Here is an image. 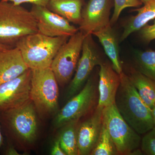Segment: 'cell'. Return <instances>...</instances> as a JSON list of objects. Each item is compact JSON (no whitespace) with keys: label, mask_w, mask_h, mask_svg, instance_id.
<instances>
[{"label":"cell","mask_w":155,"mask_h":155,"mask_svg":"<svg viewBox=\"0 0 155 155\" xmlns=\"http://www.w3.org/2000/svg\"><path fill=\"white\" fill-rule=\"evenodd\" d=\"M121 82L116 94L115 105L122 118L139 134L154 127L151 109L142 99L127 74H120Z\"/></svg>","instance_id":"6da1fadb"},{"label":"cell","mask_w":155,"mask_h":155,"mask_svg":"<svg viewBox=\"0 0 155 155\" xmlns=\"http://www.w3.org/2000/svg\"><path fill=\"white\" fill-rule=\"evenodd\" d=\"M38 114L31 101L21 107L0 112V125L9 143L31 145L38 131Z\"/></svg>","instance_id":"7a4b0ae2"},{"label":"cell","mask_w":155,"mask_h":155,"mask_svg":"<svg viewBox=\"0 0 155 155\" xmlns=\"http://www.w3.org/2000/svg\"><path fill=\"white\" fill-rule=\"evenodd\" d=\"M38 32L31 11L21 5L0 0V44L13 48L22 38Z\"/></svg>","instance_id":"3957f363"},{"label":"cell","mask_w":155,"mask_h":155,"mask_svg":"<svg viewBox=\"0 0 155 155\" xmlns=\"http://www.w3.org/2000/svg\"><path fill=\"white\" fill-rule=\"evenodd\" d=\"M69 38L51 37L38 32L22 38L16 47L29 69H45L51 67L58 51Z\"/></svg>","instance_id":"277c9868"},{"label":"cell","mask_w":155,"mask_h":155,"mask_svg":"<svg viewBox=\"0 0 155 155\" xmlns=\"http://www.w3.org/2000/svg\"><path fill=\"white\" fill-rule=\"evenodd\" d=\"M30 99L41 118H48L58 113V83L51 67L31 69Z\"/></svg>","instance_id":"5b68a950"},{"label":"cell","mask_w":155,"mask_h":155,"mask_svg":"<svg viewBox=\"0 0 155 155\" xmlns=\"http://www.w3.org/2000/svg\"><path fill=\"white\" fill-rule=\"evenodd\" d=\"M103 120L113 140L119 155H130L140 146L139 134L126 122L115 104L104 108Z\"/></svg>","instance_id":"8992f818"},{"label":"cell","mask_w":155,"mask_h":155,"mask_svg":"<svg viewBox=\"0 0 155 155\" xmlns=\"http://www.w3.org/2000/svg\"><path fill=\"white\" fill-rule=\"evenodd\" d=\"M85 36L79 31L70 37L53 60L51 68L61 86L68 83L76 70Z\"/></svg>","instance_id":"52a82bcc"},{"label":"cell","mask_w":155,"mask_h":155,"mask_svg":"<svg viewBox=\"0 0 155 155\" xmlns=\"http://www.w3.org/2000/svg\"><path fill=\"white\" fill-rule=\"evenodd\" d=\"M97 84L93 78H89L78 94L72 98L57 113L54 121L56 128H61L74 120H80L94 107L97 101Z\"/></svg>","instance_id":"ba28073f"},{"label":"cell","mask_w":155,"mask_h":155,"mask_svg":"<svg viewBox=\"0 0 155 155\" xmlns=\"http://www.w3.org/2000/svg\"><path fill=\"white\" fill-rule=\"evenodd\" d=\"M92 35H86L84 40L76 72L67 91V96L69 98L77 93L88 79L94 67L100 66L103 62Z\"/></svg>","instance_id":"9c48e42d"},{"label":"cell","mask_w":155,"mask_h":155,"mask_svg":"<svg viewBox=\"0 0 155 155\" xmlns=\"http://www.w3.org/2000/svg\"><path fill=\"white\" fill-rule=\"evenodd\" d=\"M31 70L0 84V112L21 107L31 101Z\"/></svg>","instance_id":"30bf717a"},{"label":"cell","mask_w":155,"mask_h":155,"mask_svg":"<svg viewBox=\"0 0 155 155\" xmlns=\"http://www.w3.org/2000/svg\"><path fill=\"white\" fill-rule=\"evenodd\" d=\"M31 12L36 19L38 32L51 37H70L79 31L68 20L47 7L33 5Z\"/></svg>","instance_id":"8fae6325"},{"label":"cell","mask_w":155,"mask_h":155,"mask_svg":"<svg viewBox=\"0 0 155 155\" xmlns=\"http://www.w3.org/2000/svg\"><path fill=\"white\" fill-rule=\"evenodd\" d=\"M114 4V0H88L81 11L79 31L86 35L110 24V12Z\"/></svg>","instance_id":"7c38bea8"},{"label":"cell","mask_w":155,"mask_h":155,"mask_svg":"<svg viewBox=\"0 0 155 155\" xmlns=\"http://www.w3.org/2000/svg\"><path fill=\"white\" fill-rule=\"evenodd\" d=\"M103 108L96 107L88 119L78 128V155H90L99 138L103 123Z\"/></svg>","instance_id":"4fadbf2b"},{"label":"cell","mask_w":155,"mask_h":155,"mask_svg":"<svg viewBox=\"0 0 155 155\" xmlns=\"http://www.w3.org/2000/svg\"><path fill=\"white\" fill-rule=\"evenodd\" d=\"M100 66L99 97L97 107L104 109L115 104L121 78L120 74L114 70L112 64L109 62H103Z\"/></svg>","instance_id":"5bb4252c"},{"label":"cell","mask_w":155,"mask_h":155,"mask_svg":"<svg viewBox=\"0 0 155 155\" xmlns=\"http://www.w3.org/2000/svg\"><path fill=\"white\" fill-rule=\"evenodd\" d=\"M28 69L16 47L0 50V84L18 77Z\"/></svg>","instance_id":"9a60e30c"},{"label":"cell","mask_w":155,"mask_h":155,"mask_svg":"<svg viewBox=\"0 0 155 155\" xmlns=\"http://www.w3.org/2000/svg\"><path fill=\"white\" fill-rule=\"evenodd\" d=\"M92 35L98 39L105 52L112 62L114 70L120 74L123 71L119 56V41L112 25L110 24H108L94 31Z\"/></svg>","instance_id":"2e32d148"},{"label":"cell","mask_w":155,"mask_h":155,"mask_svg":"<svg viewBox=\"0 0 155 155\" xmlns=\"http://www.w3.org/2000/svg\"><path fill=\"white\" fill-rule=\"evenodd\" d=\"M136 11L135 16L130 17L123 25V31L120 38L123 41L131 34L139 31L147 24L148 22L155 19V0H151L141 8L132 10Z\"/></svg>","instance_id":"e0dca14e"},{"label":"cell","mask_w":155,"mask_h":155,"mask_svg":"<svg viewBox=\"0 0 155 155\" xmlns=\"http://www.w3.org/2000/svg\"><path fill=\"white\" fill-rule=\"evenodd\" d=\"M84 0H49L47 7L69 22L79 25Z\"/></svg>","instance_id":"ac0fdd59"},{"label":"cell","mask_w":155,"mask_h":155,"mask_svg":"<svg viewBox=\"0 0 155 155\" xmlns=\"http://www.w3.org/2000/svg\"><path fill=\"white\" fill-rule=\"evenodd\" d=\"M145 103L151 109L155 106V80L141 74L131 67L127 74Z\"/></svg>","instance_id":"d6986e66"},{"label":"cell","mask_w":155,"mask_h":155,"mask_svg":"<svg viewBox=\"0 0 155 155\" xmlns=\"http://www.w3.org/2000/svg\"><path fill=\"white\" fill-rule=\"evenodd\" d=\"M79 121H71L61 127L58 139L67 155H78L77 132Z\"/></svg>","instance_id":"ffe728a7"},{"label":"cell","mask_w":155,"mask_h":155,"mask_svg":"<svg viewBox=\"0 0 155 155\" xmlns=\"http://www.w3.org/2000/svg\"><path fill=\"white\" fill-rule=\"evenodd\" d=\"M134 62V68L147 77L155 80V50L136 51Z\"/></svg>","instance_id":"44dd1931"},{"label":"cell","mask_w":155,"mask_h":155,"mask_svg":"<svg viewBox=\"0 0 155 155\" xmlns=\"http://www.w3.org/2000/svg\"><path fill=\"white\" fill-rule=\"evenodd\" d=\"M90 155H119L116 146L111 138L107 127L104 120L99 138Z\"/></svg>","instance_id":"7402d4cb"},{"label":"cell","mask_w":155,"mask_h":155,"mask_svg":"<svg viewBox=\"0 0 155 155\" xmlns=\"http://www.w3.org/2000/svg\"><path fill=\"white\" fill-rule=\"evenodd\" d=\"M114 11L110 20L111 25L117 22L122 11L128 8H138L143 5L138 0H114Z\"/></svg>","instance_id":"603a6c76"},{"label":"cell","mask_w":155,"mask_h":155,"mask_svg":"<svg viewBox=\"0 0 155 155\" xmlns=\"http://www.w3.org/2000/svg\"><path fill=\"white\" fill-rule=\"evenodd\" d=\"M141 150L143 153L147 155H155V128L153 127L145 134L141 139Z\"/></svg>","instance_id":"cb8c5ba5"},{"label":"cell","mask_w":155,"mask_h":155,"mask_svg":"<svg viewBox=\"0 0 155 155\" xmlns=\"http://www.w3.org/2000/svg\"><path fill=\"white\" fill-rule=\"evenodd\" d=\"M140 31V36L146 43H150L155 40V19L152 25H146Z\"/></svg>","instance_id":"d4e9b609"},{"label":"cell","mask_w":155,"mask_h":155,"mask_svg":"<svg viewBox=\"0 0 155 155\" xmlns=\"http://www.w3.org/2000/svg\"><path fill=\"white\" fill-rule=\"evenodd\" d=\"M4 2H11L16 5H21L25 3H29L35 5L47 7L49 0H2Z\"/></svg>","instance_id":"484cf974"},{"label":"cell","mask_w":155,"mask_h":155,"mask_svg":"<svg viewBox=\"0 0 155 155\" xmlns=\"http://www.w3.org/2000/svg\"><path fill=\"white\" fill-rule=\"evenodd\" d=\"M52 155H67L61 147L59 140H56L53 144L51 151Z\"/></svg>","instance_id":"4316f807"},{"label":"cell","mask_w":155,"mask_h":155,"mask_svg":"<svg viewBox=\"0 0 155 155\" xmlns=\"http://www.w3.org/2000/svg\"><path fill=\"white\" fill-rule=\"evenodd\" d=\"M5 154L7 155H19L20 154L18 152L16 147L9 143L8 146L6 149L5 151Z\"/></svg>","instance_id":"83f0119b"},{"label":"cell","mask_w":155,"mask_h":155,"mask_svg":"<svg viewBox=\"0 0 155 155\" xmlns=\"http://www.w3.org/2000/svg\"><path fill=\"white\" fill-rule=\"evenodd\" d=\"M2 127H1V125H0V152H1V149L3 144V142H4V139L2 135Z\"/></svg>","instance_id":"f1b7e54d"},{"label":"cell","mask_w":155,"mask_h":155,"mask_svg":"<svg viewBox=\"0 0 155 155\" xmlns=\"http://www.w3.org/2000/svg\"><path fill=\"white\" fill-rule=\"evenodd\" d=\"M154 127L155 128V106L151 109Z\"/></svg>","instance_id":"f546056e"},{"label":"cell","mask_w":155,"mask_h":155,"mask_svg":"<svg viewBox=\"0 0 155 155\" xmlns=\"http://www.w3.org/2000/svg\"><path fill=\"white\" fill-rule=\"evenodd\" d=\"M9 48H11L6 46L5 45H2L0 44V50H5Z\"/></svg>","instance_id":"4dcf8cb0"},{"label":"cell","mask_w":155,"mask_h":155,"mask_svg":"<svg viewBox=\"0 0 155 155\" xmlns=\"http://www.w3.org/2000/svg\"><path fill=\"white\" fill-rule=\"evenodd\" d=\"M138 1H140L143 5H145V4H146L147 3H148L149 2H150L151 0H138Z\"/></svg>","instance_id":"1f68e13d"}]
</instances>
